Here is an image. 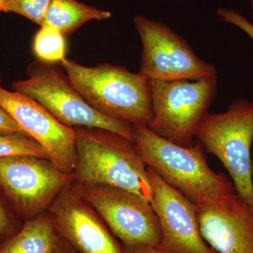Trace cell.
Here are the masks:
<instances>
[{"mask_svg":"<svg viewBox=\"0 0 253 253\" xmlns=\"http://www.w3.org/2000/svg\"><path fill=\"white\" fill-rule=\"evenodd\" d=\"M61 66L78 92L100 113L132 126L151 124V81L141 73L109 63L87 67L68 59Z\"/></svg>","mask_w":253,"mask_h":253,"instance_id":"1","label":"cell"},{"mask_svg":"<svg viewBox=\"0 0 253 253\" xmlns=\"http://www.w3.org/2000/svg\"><path fill=\"white\" fill-rule=\"evenodd\" d=\"M77 161L74 174L83 186L126 190L152 203L147 166L134 141L98 128L75 127Z\"/></svg>","mask_w":253,"mask_h":253,"instance_id":"2","label":"cell"},{"mask_svg":"<svg viewBox=\"0 0 253 253\" xmlns=\"http://www.w3.org/2000/svg\"><path fill=\"white\" fill-rule=\"evenodd\" d=\"M133 141L146 166L195 205L236 191L231 179L208 166L201 143L180 146L141 126H133Z\"/></svg>","mask_w":253,"mask_h":253,"instance_id":"3","label":"cell"},{"mask_svg":"<svg viewBox=\"0 0 253 253\" xmlns=\"http://www.w3.org/2000/svg\"><path fill=\"white\" fill-rule=\"evenodd\" d=\"M195 138L221 161L237 194L253 207V101L236 99L226 112L208 113Z\"/></svg>","mask_w":253,"mask_h":253,"instance_id":"4","label":"cell"},{"mask_svg":"<svg viewBox=\"0 0 253 253\" xmlns=\"http://www.w3.org/2000/svg\"><path fill=\"white\" fill-rule=\"evenodd\" d=\"M27 76L14 82L13 89L36 100L62 124L105 129L134 141L133 126L94 109L74 87L62 67L37 60L28 65Z\"/></svg>","mask_w":253,"mask_h":253,"instance_id":"5","label":"cell"},{"mask_svg":"<svg viewBox=\"0 0 253 253\" xmlns=\"http://www.w3.org/2000/svg\"><path fill=\"white\" fill-rule=\"evenodd\" d=\"M217 89V76L199 80L151 81L153 118L148 127L176 144L191 146Z\"/></svg>","mask_w":253,"mask_h":253,"instance_id":"6","label":"cell"},{"mask_svg":"<svg viewBox=\"0 0 253 253\" xmlns=\"http://www.w3.org/2000/svg\"><path fill=\"white\" fill-rule=\"evenodd\" d=\"M133 22L142 43L139 72L151 81L217 76L215 67L200 59L189 43L167 25L144 15L134 16Z\"/></svg>","mask_w":253,"mask_h":253,"instance_id":"7","label":"cell"},{"mask_svg":"<svg viewBox=\"0 0 253 253\" xmlns=\"http://www.w3.org/2000/svg\"><path fill=\"white\" fill-rule=\"evenodd\" d=\"M83 196L102 218L123 247L157 246L162 231L149 201L126 190L106 185L84 186Z\"/></svg>","mask_w":253,"mask_h":253,"instance_id":"8","label":"cell"},{"mask_svg":"<svg viewBox=\"0 0 253 253\" xmlns=\"http://www.w3.org/2000/svg\"><path fill=\"white\" fill-rule=\"evenodd\" d=\"M0 106L30 137L41 145L49 161L60 170L72 175L77 161L75 128L59 122L31 96L5 89L1 85V79Z\"/></svg>","mask_w":253,"mask_h":253,"instance_id":"9","label":"cell"},{"mask_svg":"<svg viewBox=\"0 0 253 253\" xmlns=\"http://www.w3.org/2000/svg\"><path fill=\"white\" fill-rule=\"evenodd\" d=\"M71 176L45 158H0V186L28 214L41 212L49 206L66 187Z\"/></svg>","mask_w":253,"mask_h":253,"instance_id":"10","label":"cell"},{"mask_svg":"<svg viewBox=\"0 0 253 253\" xmlns=\"http://www.w3.org/2000/svg\"><path fill=\"white\" fill-rule=\"evenodd\" d=\"M200 231L218 253H253V207L236 191L196 204Z\"/></svg>","mask_w":253,"mask_h":253,"instance_id":"11","label":"cell"},{"mask_svg":"<svg viewBox=\"0 0 253 253\" xmlns=\"http://www.w3.org/2000/svg\"><path fill=\"white\" fill-rule=\"evenodd\" d=\"M153 193L151 205L157 214L162 241L159 246L177 253H218L200 231L196 205L147 167Z\"/></svg>","mask_w":253,"mask_h":253,"instance_id":"12","label":"cell"},{"mask_svg":"<svg viewBox=\"0 0 253 253\" xmlns=\"http://www.w3.org/2000/svg\"><path fill=\"white\" fill-rule=\"evenodd\" d=\"M50 211L60 237L78 253H125L123 246L78 192L65 188Z\"/></svg>","mask_w":253,"mask_h":253,"instance_id":"13","label":"cell"},{"mask_svg":"<svg viewBox=\"0 0 253 253\" xmlns=\"http://www.w3.org/2000/svg\"><path fill=\"white\" fill-rule=\"evenodd\" d=\"M60 236L54 221L37 217L0 248V253H54Z\"/></svg>","mask_w":253,"mask_h":253,"instance_id":"14","label":"cell"},{"mask_svg":"<svg viewBox=\"0 0 253 253\" xmlns=\"http://www.w3.org/2000/svg\"><path fill=\"white\" fill-rule=\"evenodd\" d=\"M111 17L109 11L78 0H51L43 25L57 28L63 35L68 36L89 21H103Z\"/></svg>","mask_w":253,"mask_h":253,"instance_id":"15","label":"cell"},{"mask_svg":"<svg viewBox=\"0 0 253 253\" xmlns=\"http://www.w3.org/2000/svg\"><path fill=\"white\" fill-rule=\"evenodd\" d=\"M64 35L57 28L42 25L37 31L33 42V50L37 59L42 62L61 63L66 59L67 44Z\"/></svg>","mask_w":253,"mask_h":253,"instance_id":"16","label":"cell"},{"mask_svg":"<svg viewBox=\"0 0 253 253\" xmlns=\"http://www.w3.org/2000/svg\"><path fill=\"white\" fill-rule=\"evenodd\" d=\"M36 156L48 159L45 151L30 136L21 134H0V158Z\"/></svg>","mask_w":253,"mask_h":253,"instance_id":"17","label":"cell"},{"mask_svg":"<svg viewBox=\"0 0 253 253\" xmlns=\"http://www.w3.org/2000/svg\"><path fill=\"white\" fill-rule=\"evenodd\" d=\"M51 0H8L3 7L4 12L14 13L42 26Z\"/></svg>","mask_w":253,"mask_h":253,"instance_id":"18","label":"cell"},{"mask_svg":"<svg viewBox=\"0 0 253 253\" xmlns=\"http://www.w3.org/2000/svg\"><path fill=\"white\" fill-rule=\"evenodd\" d=\"M217 15L223 21L231 23L242 30L253 41V23L244 15L228 8H219L217 10Z\"/></svg>","mask_w":253,"mask_h":253,"instance_id":"19","label":"cell"},{"mask_svg":"<svg viewBox=\"0 0 253 253\" xmlns=\"http://www.w3.org/2000/svg\"><path fill=\"white\" fill-rule=\"evenodd\" d=\"M0 134H21L29 136L1 106H0Z\"/></svg>","mask_w":253,"mask_h":253,"instance_id":"20","label":"cell"},{"mask_svg":"<svg viewBox=\"0 0 253 253\" xmlns=\"http://www.w3.org/2000/svg\"><path fill=\"white\" fill-rule=\"evenodd\" d=\"M125 253H177L174 251L163 249L161 246H139V247H123Z\"/></svg>","mask_w":253,"mask_h":253,"instance_id":"21","label":"cell"},{"mask_svg":"<svg viewBox=\"0 0 253 253\" xmlns=\"http://www.w3.org/2000/svg\"><path fill=\"white\" fill-rule=\"evenodd\" d=\"M12 229L11 221L4 208L0 204V237L8 234Z\"/></svg>","mask_w":253,"mask_h":253,"instance_id":"22","label":"cell"},{"mask_svg":"<svg viewBox=\"0 0 253 253\" xmlns=\"http://www.w3.org/2000/svg\"><path fill=\"white\" fill-rule=\"evenodd\" d=\"M54 253H78L65 240L60 237L56 244Z\"/></svg>","mask_w":253,"mask_h":253,"instance_id":"23","label":"cell"},{"mask_svg":"<svg viewBox=\"0 0 253 253\" xmlns=\"http://www.w3.org/2000/svg\"><path fill=\"white\" fill-rule=\"evenodd\" d=\"M7 1L8 0H0V12L2 11L3 7Z\"/></svg>","mask_w":253,"mask_h":253,"instance_id":"24","label":"cell"},{"mask_svg":"<svg viewBox=\"0 0 253 253\" xmlns=\"http://www.w3.org/2000/svg\"><path fill=\"white\" fill-rule=\"evenodd\" d=\"M251 7H252L253 11V0H251Z\"/></svg>","mask_w":253,"mask_h":253,"instance_id":"25","label":"cell"}]
</instances>
